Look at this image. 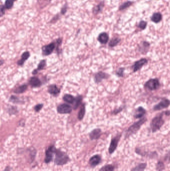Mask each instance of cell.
<instances>
[{"label":"cell","instance_id":"10","mask_svg":"<svg viewBox=\"0 0 170 171\" xmlns=\"http://www.w3.org/2000/svg\"><path fill=\"white\" fill-rule=\"evenodd\" d=\"M56 43L55 42H52L49 44L47 45L46 46H44L42 48L43 54L46 56L48 55L53 52L55 48Z\"/></svg>","mask_w":170,"mask_h":171},{"label":"cell","instance_id":"25","mask_svg":"<svg viewBox=\"0 0 170 171\" xmlns=\"http://www.w3.org/2000/svg\"><path fill=\"white\" fill-rule=\"evenodd\" d=\"M63 100L66 103L69 104H73L75 100V98L73 96L70 94H66L63 97Z\"/></svg>","mask_w":170,"mask_h":171},{"label":"cell","instance_id":"26","mask_svg":"<svg viewBox=\"0 0 170 171\" xmlns=\"http://www.w3.org/2000/svg\"><path fill=\"white\" fill-rule=\"evenodd\" d=\"M30 56V53L28 52L24 53L22 56V59L20 60L18 62V64L20 65H22L24 64V62L27 60L29 58Z\"/></svg>","mask_w":170,"mask_h":171},{"label":"cell","instance_id":"15","mask_svg":"<svg viewBox=\"0 0 170 171\" xmlns=\"http://www.w3.org/2000/svg\"><path fill=\"white\" fill-rule=\"evenodd\" d=\"M109 37L107 33H101L99 35L97 40L102 44H106L109 41Z\"/></svg>","mask_w":170,"mask_h":171},{"label":"cell","instance_id":"9","mask_svg":"<svg viewBox=\"0 0 170 171\" xmlns=\"http://www.w3.org/2000/svg\"><path fill=\"white\" fill-rule=\"evenodd\" d=\"M120 137V136H119V137L117 136V137H116L113 138L111 140L110 144L109 145V149H108V151H109V153L110 154H113L117 149Z\"/></svg>","mask_w":170,"mask_h":171},{"label":"cell","instance_id":"29","mask_svg":"<svg viewBox=\"0 0 170 171\" xmlns=\"http://www.w3.org/2000/svg\"><path fill=\"white\" fill-rule=\"evenodd\" d=\"M14 3L12 0H6L4 6L6 10H10L14 7Z\"/></svg>","mask_w":170,"mask_h":171},{"label":"cell","instance_id":"36","mask_svg":"<svg viewBox=\"0 0 170 171\" xmlns=\"http://www.w3.org/2000/svg\"><path fill=\"white\" fill-rule=\"evenodd\" d=\"M124 70L125 69L123 68H119V69L116 72V74L119 77H123V75H124Z\"/></svg>","mask_w":170,"mask_h":171},{"label":"cell","instance_id":"22","mask_svg":"<svg viewBox=\"0 0 170 171\" xmlns=\"http://www.w3.org/2000/svg\"><path fill=\"white\" fill-rule=\"evenodd\" d=\"M85 104L82 105L81 107L80 108V110L79 111L77 115V118L79 121H81L84 119V117L85 116Z\"/></svg>","mask_w":170,"mask_h":171},{"label":"cell","instance_id":"32","mask_svg":"<svg viewBox=\"0 0 170 171\" xmlns=\"http://www.w3.org/2000/svg\"><path fill=\"white\" fill-rule=\"evenodd\" d=\"M165 164L162 161H159L156 165V170L157 171H163L165 170Z\"/></svg>","mask_w":170,"mask_h":171},{"label":"cell","instance_id":"18","mask_svg":"<svg viewBox=\"0 0 170 171\" xmlns=\"http://www.w3.org/2000/svg\"><path fill=\"white\" fill-rule=\"evenodd\" d=\"M48 91L49 93L54 96H56L60 93V90L55 85H50L48 88Z\"/></svg>","mask_w":170,"mask_h":171},{"label":"cell","instance_id":"11","mask_svg":"<svg viewBox=\"0 0 170 171\" xmlns=\"http://www.w3.org/2000/svg\"><path fill=\"white\" fill-rule=\"evenodd\" d=\"M101 162V157L99 155L92 156L89 161V164L91 167H95Z\"/></svg>","mask_w":170,"mask_h":171},{"label":"cell","instance_id":"35","mask_svg":"<svg viewBox=\"0 0 170 171\" xmlns=\"http://www.w3.org/2000/svg\"><path fill=\"white\" fill-rule=\"evenodd\" d=\"M6 9L3 4H0V18L4 17L6 14Z\"/></svg>","mask_w":170,"mask_h":171},{"label":"cell","instance_id":"33","mask_svg":"<svg viewBox=\"0 0 170 171\" xmlns=\"http://www.w3.org/2000/svg\"><path fill=\"white\" fill-rule=\"evenodd\" d=\"M147 26V22L145 21L141 20L138 24V28L141 30H144Z\"/></svg>","mask_w":170,"mask_h":171},{"label":"cell","instance_id":"34","mask_svg":"<svg viewBox=\"0 0 170 171\" xmlns=\"http://www.w3.org/2000/svg\"><path fill=\"white\" fill-rule=\"evenodd\" d=\"M68 8V5H67V4H65V5H64L61 8L60 12V14L61 16L65 15V14H66Z\"/></svg>","mask_w":170,"mask_h":171},{"label":"cell","instance_id":"14","mask_svg":"<svg viewBox=\"0 0 170 171\" xmlns=\"http://www.w3.org/2000/svg\"><path fill=\"white\" fill-rule=\"evenodd\" d=\"M104 5L105 4H104V1H102L98 4H97V5L95 6V7H94L92 9V13L93 15L96 16L101 13L103 11Z\"/></svg>","mask_w":170,"mask_h":171},{"label":"cell","instance_id":"19","mask_svg":"<svg viewBox=\"0 0 170 171\" xmlns=\"http://www.w3.org/2000/svg\"><path fill=\"white\" fill-rule=\"evenodd\" d=\"M82 101V97L80 95L77 96L75 98L74 101L73 102V109L74 110H77L78 107L80 106L81 104Z\"/></svg>","mask_w":170,"mask_h":171},{"label":"cell","instance_id":"38","mask_svg":"<svg viewBox=\"0 0 170 171\" xmlns=\"http://www.w3.org/2000/svg\"><path fill=\"white\" fill-rule=\"evenodd\" d=\"M42 107H43V105H37L36 107H34V109L37 112H39L41 109L42 108Z\"/></svg>","mask_w":170,"mask_h":171},{"label":"cell","instance_id":"12","mask_svg":"<svg viewBox=\"0 0 170 171\" xmlns=\"http://www.w3.org/2000/svg\"><path fill=\"white\" fill-rule=\"evenodd\" d=\"M109 77V75L106 73L103 72H99L94 75V80L95 83H99L102 81V80L107 79Z\"/></svg>","mask_w":170,"mask_h":171},{"label":"cell","instance_id":"16","mask_svg":"<svg viewBox=\"0 0 170 171\" xmlns=\"http://www.w3.org/2000/svg\"><path fill=\"white\" fill-rule=\"evenodd\" d=\"M146 113V111L143 107H139L137 109L135 113L134 117L135 119H140L141 118L144 116L145 114Z\"/></svg>","mask_w":170,"mask_h":171},{"label":"cell","instance_id":"39","mask_svg":"<svg viewBox=\"0 0 170 171\" xmlns=\"http://www.w3.org/2000/svg\"><path fill=\"white\" fill-rule=\"evenodd\" d=\"M123 108H120L119 109H117V110H115L113 112V113H115V114H117L118 113H119L120 112H121V111L122 110Z\"/></svg>","mask_w":170,"mask_h":171},{"label":"cell","instance_id":"40","mask_svg":"<svg viewBox=\"0 0 170 171\" xmlns=\"http://www.w3.org/2000/svg\"><path fill=\"white\" fill-rule=\"evenodd\" d=\"M12 1H13V2H16V1H17L18 0H12Z\"/></svg>","mask_w":170,"mask_h":171},{"label":"cell","instance_id":"30","mask_svg":"<svg viewBox=\"0 0 170 171\" xmlns=\"http://www.w3.org/2000/svg\"><path fill=\"white\" fill-rule=\"evenodd\" d=\"M53 0H41L40 2H39V4L40 6L41 9H43L46 7L48 5L51 3Z\"/></svg>","mask_w":170,"mask_h":171},{"label":"cell","instance_id":"17","mask_svg":"<svg viewBox=\"0 0 170 171\" xmlns=\"http://www.w3.org/2000/svg\"><path fill=\"white\" fill-rule=\"evenodd\" d=\"M162 20V15L160 12H156L153 13L151 17V20L152 22L158 24L160 23Z\"/></svg>","mask_w":170,"mask_h":171},{"label":"cell","instance_id":"4","mask_svg":"<svg viewBox=\"0 0 170 171\" xmlns=\"http://www.w3.org/2000/svg\"><path fill=\"white\" fill-rule=\"evenodd\" d=\"M160 86V82L158 79H151L145 84V88L149 91H154L159 88Z\"/></svg>","mask_w":170,"mask_h":171},{"label":"cell","instance_id":"41","mask_svg":"<svg viewBox=\"0 0 170 171\" xmlns=\"http://www.w3.org/2000/svg\"><path fill=\"white\" fill-rule=\"evenodd\" d=\"M2 2V0H0V3Z\"/></svg>","mask_w":170,"mask_h":171},{"label":"cell","instance_id":"3","mask_svg":"<svg viewBox=\"0 0 170 171\" xmlns=\"http://www.w3.org/2000/svg\"><path fill=\"white\" fill-rule=\"evenodd\" d=\"M164 113H161L160 115L157 116L152 121L151 128L152 132L155 133L159 130L165 123V121L163 119Z\"/></svg>","mask_w":170,"mask_h":171},{"label":"cell","instance_id":"20","mask_svg":"<svg viewBox=\"0 0 170 171\" xmlns=\"http://www.w3.org/2000/svg\"><path fill=\"white\" fill-rule=\"evenodd\" d=\"M133 3H134V2L133 1H128L123 3L119 6V11H120L124 10L128 8L129 7L132 5Z\"/></svg>","mask_w":170,"mask_h":171},{"label":"cell","instance_id":"1","mask_svg":"<svg viewBox=\"0 0 170 171\" xmlns=\"http://www.w3.org/2000/svg\"><path fill=\"white\" fill-rule=\"evenodd\" d=\"M146 121V118L144 117V118H143V119L140 120L139 121H138L137 122L132 125L126 131V134L125 136V138H128L130 136L136 134V133L139 130L142 126L144 124Z\"/></svg>","mask_w":170,"mask_h":171},{"label":"cell","instance_id":"6","mask_svg":"<svg viewBox=\"0 0 170 171\" xmlns=\"http://www.w3.org/2000/svg\"><path fill=\"white\" fill-rule=\"evenodd\" d=\"M55 150H56L55 148L53 146H51L48 148L46 152V157L44 159V161L46 163H48L52 161L53 156L55 153Z\"/></svg>","mask_w":170,"mask_h":171},{"label":"cell","instance_id":"2","mask_svg":"<svg viewBox=\"0 0 170 171\" xmlns=\"http://www.w3.org/2000/svg\"><path fill=\"white\" fill-rule=\"evenodd\" d=\"M55 163L57 165H63L70 161V158L65 153L60 150H55Z\"/></svg>","mask_w":170,"mask_h":171},{"label":"cell","instance_id":"28","mask_svg":"<svg viewBox=\"0 0 170 171\" xmlns=\"http://www.w3.org/2000/svg\"><path fill=\"white\" fill-rule=\"evenodd\" d=\"M114 167L112 165L108 164L102 167L99 171H114Z\"/></svg>","mask_w":170,"mask_h":171},{"label":"cell","instance_id":"21","mask_svg":"<svg viewBox=\"0 0 170 171\" xmlns=\"http://www.w3.org/2000/svg\"><path fill=\"white\" fill-rule=\"evenodd\" d=\"M30 84L32 86L34 87H38L41 85V82L38 78L32 77L30 81Z\"/></svg>","mask_w":170,"mask_h":171},{"label":"cell","instance_id":"24","mask_svg":"<svg viewBox=\"0 0 170 171\" xmlns=\"http://www.w3.org/2000/svg\"><path fill=\"white\" fill-rule=\"evenodd\" d=\"M121 39L119 38L115 37L113 38L111 40L109 43V46L110 47H114L117 46L119 43L120 42Z\"/></svg>","mask_w":170,"mask_h":171},{"label":"cell","instance_id":"7","mask_svg":"<svg viewBox=\"0 0 170 171\" xmlns=\"http://www.w3.org/2000/svg\"><path fill=\"white\" fill-rule=\"evenodd\" d=\"M170 105V101L167 99H163L159 103L153 107L154 111H159L168 108Z\"/></svg>","mask_w":170,"mask_h":171},{"label":"cell","instance_id":"27","mask_svg":"<svg viewBox=\"0 0 170 171\" xmlns=\"http://www.w3.org/2000/svg\"><path fill=\"white\" fill-rule=\"evenodd\" d=\"M61 15L60 13H58V14H55L53 17L51 18V20L49 21V24H55L57 22L60 20V17H61Z\"/></svg>","mask_w":170,"mask_h":171},{"label":"cell","instance_id":"8","mask_svg":"<svg viewBox=\"0 0 170 171\" xmlns=\"http://www.w3.org/2000/svg\"><path fill=\"white\" fill-rule=\"evenodd\" d=\"M57 110L58 112L61 114H70L72 112V107L66 104H63L58 106Z\"/></svg>","mask_w":170,"mask_h":171},{"label":"cell","instance_id":"13","mask_svg":"<svg viewBox=\"0 0 170 171\" xmlns=\"http://www.w3.org/2000/svg\"><path fill=\"white\" fill-rule=\"evenodd\" d=\"M102 134V131L100 129H95L89 133V138L91 140H98L99 139Z\"/></svg>","mask_w":170,"mask_h":171},{"label":"cell","instance_id":"23","mask_svg":"<svg viewBox=\"0 0 170 171\" xmlns=\"http://www.w3.org/2000/svg\"><path fill=\"white\" fill-rule=\"evenodd\" d=\"M147 167V164L145 163H140L137 165L134 168L131 169V171H144Z\"/></svg>","mask_w":170,"mask_h":171},{"label":"cell","instance_id":"5","mask_svg":"<svg viewBox=\"0 0 170 171\" xmlns=\"http://www.w3.org/2000/svg\"><path fill=\"white\" fill-rule=\"evenodd\" d=\"M148 63V60L145 58H142L135 62L132 66L133 71L134 73L141 69L144 65Z\"/></svg>","mask_w":170,"mask_h":171},{"label":"cell","instance_id":"31","mask_svg":"<svg viewBox=\"0 0 170 171\" xmlns=\"http://www.w3.org/2000/svg\"><path fill=\"white\" fill-rule=\"evenodd\" d=\"M27 89V86L26 85H22L21 86H20L15 89V93L20 94L22 93L25 91H26V90Z\"/></svg>","mask_w":170,"mask_h":171},{"label":"cell","instance_id":"37","mask_svg":"<svg viewBox=\"0 0 170 171\" xmlns=\"http://www.w3.org/2000/svg\"><path fill=\"white\" fill-rule=\"evenodd\" d=\"M45 65H46V61H44V60L41 61L39 65L38 69L39 70L43 69L44 68V67H45Z\"/></svg>","mask_w":170,"mask_h":171}]
</instances>
